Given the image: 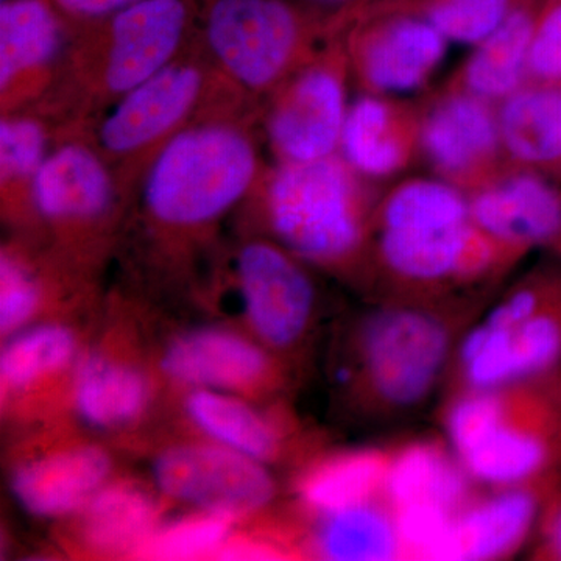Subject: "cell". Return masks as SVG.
I'll return each mask as SVG.
<instances>
[{
  "label": "cell",
  "mask_w": 561,
  "mask_h": 561,
  "mask_svg": "<svg viewBox=\"0 0 561 561\" xmlns=\"http://www.w3.org/2000/svg\"><path fill=\"white\" fill-rule=\"evenodd\" d=\"M257 128V106H234L206 114L169 140L130 203L153 242L168 249L197 243L249 202L267 169Z\"/></svg>",
  "instance_id": "6da1fadb"
},
{
  "label": "cell",
  "mask_w": 561,
  "mask_h": 561,
  "mask_svg": "<svg viewBox=\"0 0 561 561\" xmlns=\"http://www.w3.org/2000/svg\"><path fill=\"white\" fill-rule=\"evenodd\" d=\"M202 0H140L98 20L69 24L49 94L35 106L57 138L92 119L175 60L197 36Z\"/></svg>",
  "instance_id": "7a4b0ae2"
},
{
  "label": "cell",
  "mask_w": 561,
  "mask_h": 561,
  "mask_svg": "<svg viewBox=\"0 0 561 561\" xmlns=\"http://www.w3.org/2000/svg\"><path fill=\"white\" fill-rule=\"evenodd\" d=\"M481 301L378 300L351 337L343 382L370 419L419 411L443 389L457 346L474 323Z\"/></svg>",
  "instance_id": "3957f363"
},
{
  "label": "cell",
  "mask_w": 561,
  "mask_h": 561,
  "mask_svg": "<svg viewBox=\"0 0 561 561\" xmlns=\"http://www.w3.org/2000/svg\"><path fill=\"white\" fill-rule=\"evenodd\" d=\"M376 202L337 153L267 165L247 203L265 236L306 264L364 283Z\"/></svg>",
  "instance_id": "277c9868"
},
{
  "label": "cell",
  "mask_w": 561,
  "mask_h": 561,
  "mask_svg": "<svg viewBox=\"0 0 561 561\" xmlns=\"http://www.w3.org/2000/svg\"><path fill=\"white\" fill-rule=\"evenodd\" d=\"M445 440L485 489L561 476V368L541 378L446 397Z\"/></svg>",
  "instance_id": "5b68a950"
},
{
  "label": "cell",
  "mask_w": 561,
  "mask_h": 561,
  "mask_svg": "<svg viewBox=\"0 0 561 561\" xmlns=\"http://www.w3.org/2000/svg\"><path fill=\"white\" fill-rule=\"evenodd\" d=\"M254 105L221 77L197 36L160 72L103 110L79 133L135 195L144 172L169 140L214 111Z\"/></svg>",
  "instance_id": "8992f818"
},
{
  "label": "cell",
  "mask_w": 561,
  "mask_h": 561,
  "mask_svg": "<svg viewBox=\"0 0 561 561\" xmlns=\"http://www.w3.org/2000/svg\"><path fill=\"white\" fill-rule=\"evenodd\" d=\"M341 24L342 11L302 0H202L197 38L221 77L261 108Z\"/></svg>",
  "instance_id": "52a82bcc"
},
{
  "label": "cell",
  "mask_w": 561,
  "mask_h": 561,
  "mask_svg": "<svg viewBox=\"0 0 561 561\" xmlns=\"http://www.w3.org/2000/svg\"><path fill=\"white\" fill-rule=\"evenodd\" d=\"M560 368L561 272L546 268L518 280L468 328L443 389H496Z\"/></svg>",
  "instance_id": "ba28073f"
},
{
  "label": "cell",
  "mask_w": 561,
  "mask_h": 561,
  "mask_svg": "<svg viewBox=\"0 0 561 561\" xmlns=\"http://www.w3.org/2000/svg\"><path fill=\"white\" fill-rule=\"evenodd\" d=\"M526 254L472 220L454 227L371 231L364 283L379 300H451L485 290Z\"/></svg>",
  "instance_id": "9c48e42d"
},
{
  "label": "cell",
  "mask_w": 561,
  "mask_h": 561,
  "mask_svg": "<svg viewBox=\"0 0 561 561\" xmlns=\"http://www.w3.org/2000/svg\"><path fill=\"white\" fill-rule=\"evenodd\" d=\"M130 203L116 172L83 136L57 139L33 194L44 243L88 276L116 242Z\"/></svg>",
  "instance_id": "30bf717a"
},
{
  "label": "cell",
  "mask_w": 561,
  "mask_h": 561,
  "mask_svg": "<svg viewBox=\"0 0 561 561\" xmlns=\"http://www.w3.org/2000/svg\"><path fill=\"white\" fill-rule=\"evenodd\" d=\"M225 278L247 331L279 357L300 348L317 316L308 264L268 236L245 239L225 261Z\"/></svg>",
  "instance_id": "8fae6325"
},
{
  "label": "cell",
  "mask_w": 561,
  "mask_h": 561,
  "mask_svg": "<svg viewBox=\"0 0 561 561\" xmlns=\"http://www.w3.org/2000/svg\"><path fill=\"white\" fill-rule=\"evenodd\" d=\"M348 54L342 24L260 108V128L276 162H311L339 153L348 113Z\"/></svg>",
  "instance_id": "7c38bea8"
},
{
  "label": "cell",
  "mask_w": 561,
  "mask_h": 561,
  "mask_svg": "<svg viewBox=\"0 0 561 561\" xmlns=\"http://www.w3.org/2000/svg\"><path fill=\"white\" fill-rule=\"evenodd\" d=\"M351 77L365 92L419 91L440 68L449 41L423 14L397 0H360L343 10Z\"/></svg>",
  "instance_id": "4fadbf2b"
},
{
  "label": "cell",
  "mask_w": 561,
  "mask_h": 561,
  "mask_svg": "<svg viewBox=\"0 0 561 561\" xmlns=\"http://www.w3.org/2000/svg\"><path fill=\"white\" fill-rule=\"evenodd\" d=\"M162 496L231 519L264 511L276 496L267 463L203 438L168 446L151 465Z\"/></svg>",
  "instance_id": "5bb4252c"
},
{
  "label": "cell",
  "mask_w": 561,
  "mask_h": 561,
  "mask_svg": "<svg viewBox=\"0 0 561 561\" xmlns=\"http://www.w3.org/2000/svg\"><path fill=\"white\" fill-rule=\"evenodd\" d=\"M420 153L470 194L507 168L494 103L449 87L421 111Z\"/></svg>",
  "instance_id": "9a60e30c"
},
{
  "label": "cell",
  "mask_w": 561,
  "mask_h": 561,
  "mask_svg": "<svg viewBox=\"0 0 561 561\" xmlns=\"http://www.w3.org/2000/svg\"><path fill=\"white\" fill-rule=\"evenodd\" d=\"M69 24L49 0L0 2V114L35 108L54 88Z\"/></svg>",
  "instance_id": "2e32d148"
},
{
  "label": "cell",
  "mask_w": 561,
  "mask_h": 561,
  "mask_svg": "<svg viewBox=\"0 0 561 561\" xmlns=\"http://www.w3.org/2000/svg\"><path fill=\"white\" fill-rule=\"evenodd\" d=\"M161 371L186 389L262 393L275 389L283 365L276 354L253 335L220 327L180 332L165 345Z\"/></svg>",
  "instance_id": "e0dca14e"
},
{
  "label": "cell",
  "mask_w": 561,
  "mask_h": 561,
  "mask_svg": "<svg viewBox=\"0 0 561 561\" xmlns=\"http://www.w3.org/2000/svg\"><path fill=\"white\" fill-rule=\"evenodd\" d=\"M468 195L472 224L497 242L561 254V191L540 172L507 165Z\"/></svg>",
  "instance_id": "ac0fdd59"
},
{
  "label": "cell",
  "mask_w": 561,
  "mask_h": 561,
  "mask_svg": "<svg viewBox=\"0 0 561 561\" xmlns=\"http://www.w3.org/2000/svg\"><path fill=\"white\" fill-rule=\"evenodd\" d=\"M113 460L102 446L57 443L21 457L10 472L14 500L35 518L77 515L111 481Z\"/></svg>",
  "instance_id": "d6986e66"
},
{
  "label": "cell",
  "mask_w": 561,
  "mask_h": 561,
  "mask_svg": "<svg viewBox=\"0 0 561 561\" xmlns=\"http://www.w3.org/2000/svg\"><path fill=\"white\" fill-rule=\"evenodd\" d=\"M560 478L476 493L454 516L445 561L504 560L531 540Z\"/></svg>",
  "instance_id": "ffe728a7"
},
{
  "label": "cell",
  "mask_w": 561,
  "mask_h": 561,
  "mask_svg": "<svg viewBox=\"0 0 561 561\" xmlns=\"http://www.w3.org/2000/svg\"><path fill=\"white\" fill-rule=\"evenodd\" d=\"M421 111L365 92L350 103L339 154L365 181L389 180L420 153Z\"/></svg>",
  "instance_id": "44dd1931"
},
{
  "label": "cell",
  "mask_w": 561,
  "mask_h": 561,
  "mask_svg": "<svg viewBox=\"0 0 561 561\" xmlns=\"http://www.w3.org/2000/svg\"><path fill=\"white\" fill-rule=\"evenodd\" d=\"M72 381L73 409L92 430H128L149 411V376L127 357L92 353L79 362Z\"/></svg>",
  "instance_id": "7402d4cb"
},
{
  "label": "cell",
  "mask_w": 561,
  "mask_h": 561,
  "mask_svg": "<svg viewBox=\"0 0 561 561\" xmlns=\"http://www.w3.org/2000/svg\"><path fill=\"white\" fill-rule=\"evenodd\" d=\"M548 0H523L474 50L449 87L471 92L494 105L518 91L529 77L535 28Z\"/></svg>",
  "instance_id": "603a6c76"
},
{
  "label": "cell",
  "mask_w": 561,
  "mask_h": 561,
  "mask_svg": "<svg viewBox=\"0 0 561 561\" xmlns=\"http://www.w3.org/2000/svg\"><path fill=\"white\" fill-rule=\"evenodd\" d=\"M451 446L421 440L391 448L386 497L391 508L430 505L457 513L478 493Z\"/></svg>",
  "instance_id": "cb8c5ba5"
},
{
  "label": "cell",
  "mask_w": 561,
  "mask_h": 561,
  "mask_svg": "<svg viewBox=\"0 0 561 561\" xmlns=\"http://www.w3.org/2000/svg\"><path fill=\"white\" fill-rule=\"evenodd\" d=\"M88 275L62 261L43 242H5L0 251V331L3 339L38 323L55 291Z\"/></svg>",
  "instance_id": "d4e9b609"
},
{
  "label": "cell",
  "mask_w": 561,
  "mask_h": 561,
  "mask_svg": "<svg viewBox=\"0 0 561 561\" xmlns=\"http://www.w3.org/2000/svg\"><path fill=\"white\" fill-rule=\"evenodd\" d=\"M391 448H354L313 460L295 482L311 516L328 515L386 497Z\"/></svg>",
  "instance_id": "484cf974"
},
{
  "label": "cell",
  "mask_w": 561,
  "mask_h": 561,
  "mask_svg": "<svg viewBox=\"0 0 561 561\" xmlns=\"http://www.w3.org/2000/svg\"><path fill=\"white\" fill-rule=\"evenodd\" d=\"M57 131L35 110L0 117V206L7 224L38 231L33 194Z\"/></svg>",
  "instance_id": "4316f807"
},
{
  "label": "cell",
  "mask_w": 561,
  "mask_h": 561,
  "mask_svg": "<svg viewBox=\"0 0 561 561\" xmlns=\"http://www.w3.org/2000/svg\"><path fill=\"white\" fill-rule=\"evenodd\" d=\"M502 149L515 168L561 164V83H526L497 103Z\"/></svg>",
  "instance_id": "83f0119b"
},
{
  "label": "cell",
  "mask_w": 561,
  "mask_h": 561,
  "mask_svg": "<svg viewBox=\"0 0 561 561\" xmlns=\"http://www.w3.org/2000/svg\"><path fill=\"white\" fill-rule=\"evenodd\" d=\"M203 438L271 465L283 456L286 434L268 413L230 391L192 389L183 404Z\"/></svg>",
  "instance_id": "f1b7e54d"
},
{
  "label": "cell",
  "mask_w": 561,
  "mask_h": 561,
  "mask_svg": "<svg viewBox=\"0 0 561 561\" xmlns=\"http://www.w3.org/2000/svg\"><path fill=\"white\" fill-rule=\"evenodd\" d=\"M77 515L81 541L103 556H136L162 523L157 497L124 481L106 483Z\"/></svg>",
  "instance_id": "f546056e"
},
{
  "label": "cell",
  "mask_w": 561,
  "mask_h": 561,
  "mask_svg": "<svg viewBox=\"0 0 561 561\" xmlns=\"http://www.w3.org/2000/svg\"><path fill=\"white\" fill-rule=\"evenodd\" d=\"M79 353L76 331L58 321L33 323L7 337L0 354L3 404L57 381L79 365Z\"/></svg>",
  "instance_id": "4dcf8cb0"
},
{
  "label": "cell",
  "mask_w": 561,
  "mask_h": 561,
  "mask_svg": "<svg viewBox=\"0 0 561 561\" xmlns=\"http://www.w3.org/2000/svg\"><path fill=\"white\" fill-rule=\"evenodd\" d=\"M312 518L316 524L308 548L317 559L401 560L397 522L387 497Z\"/></svg>",
  "instance_id": "1f68e13d"
},
{
  "label": "cell",
  "mask_w": 561,
  "mask_h": 561,
  "mask_svg": "<svg viewBox=\"0 0 561 561\" xmlns=\"http://www.w3.org/2000/svg\"><path fill=\"white\" fill-rule=\"evenodd\" d=\"M234 519L195 511L184 518L161 523L140 546L136 557L149 560H194L219 556L232 538Z\"/></svg>",
  "instance_id": "d6a6232c"
},
{
  "label": "cell",
  "mask_w": 561,
  "mask_h": 561,
  "mask_svg": "<svg viewBox=\"0 0 561 561\" xmlns=\"http://www.w3.org/2000/svg\"><path fill=\"white\" fill-rule=\"evenodd\" d=\"M423 14L449 43L478 46L523 0H397Z\"/></svg>",
  "instance_id": "836d02e7"
},
{
  "label": "cell",
  "mask_w": 561,
  "mask_h": 561,
  "mask_svg": "<svg viewBox=\"0 0 561 561\" xmlns=\"http://www.w3.org/2000/svg\"><path fill=\"white\" fill-rule=\"evenodd\" d=\"M529 76L542 83H561V0H548L531 39Z\"/></svg>",
  "instance_id": "e575fe53"
},
{
  "label": "cell",
  "mask_w": 561,
  "mask_h": 561,
  "mask_svg": "<svg viewBox=\"0 0 561 561\" xmlns=\"http://www.w3.org/2000/svg\"><path fill=\"white\" fill-rule=\"evenodd\" d=\"M535 559L561 561V486L549 494L538 522Z\"/></svg>",
  "instance_id": "d590c367"
},
{
  "label": "cell",
  "mask_w": 561,
  "mask_h": 561,
  "mask_svg": "<svg viewBox=\"0 0 561 561\" xmlns=\"http://www.w3.org/2000/svg\"><path fill=\"white\" fill-rule=\"evenodd\" d=\"M58 13L68 21V24H77L98 20L122 9L138 3L140 0H49Z\"/></svg>",
  "instance_id": "8d00e7d4"
},
{
  "label": "cell",
  "mask_w": 561,
  "mask_h": 561,
  "mask_svg": "<svg viewBox=\"0 0 561 561\" xmlns=\"http://www.w3.org/2000/svg\"><path fill=\"white\" fill-rule=\"evenodd\" d=\"M302 2L311 3L313 7L328 11H342L354 5V3L360 2V0H302Z\"/></svg>",
  "instance_id": "74e56055"
}]
</instances>
